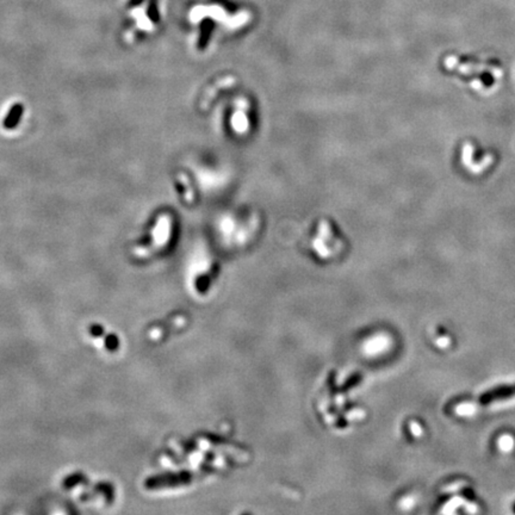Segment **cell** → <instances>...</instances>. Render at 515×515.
I'll return each instance as SVG.
<instances>
[{"mask_svg": "<svg viewBox=\"0 0 515 515\" xmlns=\"http://www.w3.org/2000/svg\"><path fill=\"white\" fill-rule=\"evenodd\" d=\"M515 396V384L511 386H500L489 391L484 392L478 398V403L481 406H489L494 402H498L502 400H508Z\"/></svg>", "mask_w": 515, "mask_h": 515, "instance_id": "obj_1", "label": "cell"}]
</instances>
